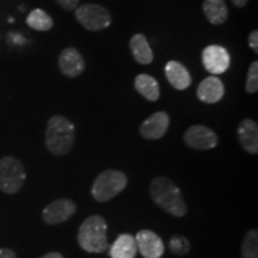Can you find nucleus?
<instances>
[{"label":"nucleus","mask_w":258,"mask_h":258,"mask_svg":"<svg viewBox=\"0 0 258 258\" xmlns=\"http://www.w3.org/2000/svg\"><path fill=\"white\" fill-rule=\"evenodd\" d=\"M150 195L158 207L173 217L182 218L186 214V203L182 192L172 180L157 177L151 182Z\"/></svg>","instance_id":"nucleus-1"},{"label":"nucleus","mask_w":258,"mask_h":258,"mask_svg":"<svg viewBox=\"0 0 258 258\" xmlns=\"http://www.w3.org/2000/svg\"><path fill=\"white\" fill-rule=\"evenodd\" d=\"M76 140V128L69 118L54 115L48 120L44 141L54 156H66L72 151Z\"/></svg>","instance_id":"nucleus-2"},{"label":"nucleus","mask_w":258,"mask_h":258,"mask_svg":"<svg viewBox=\"0 0 258 258\" xmlns=\"http://www.w3.org/2000/svg\"><path fill=\"white\" fill-rule=\"evenodd\" d=\"M108 225L99 215H91L80 225L78 232V244L86 252L102 253L109 249Z\"/></svg>","instance_id":"nucleus-3"},{"label":"nucleus","mask_w":258,"mask_h":258,"mask_svg":"<svg viewBox=\"0 0 258 258\" xmlns=\"http://www.w3.org/2000/svg\"><path fill=\"white\" fill-rule=\"evenodd\" d=\"M127 185V177L117 170H105L96 177L91 194L98 202L110 201L117 196Z\"/></svg>","instance_id":"nucleus-4"},{"label":"nucleus","mask_w":258,"mask_h":258,"mask_svg":"<svg viewBox=\"0 0 258 258\" xmlns=\"http://www.w3.org/2000/svg\"><path fill=\"white\" fill-rule=\"evenodd\" d=\"M78 23L89 31H102L110 27L112 17L110 11L98 4H83L74 10Z\"/></svg>","instance_id":"nucleus-5"},{"label":"nucleus","mask_w":258,"mask_h":258,"mask_svg":"<svg viewBox=\"0 0 258 258\" xmlns=\"http://www.w3.org/2000/svg\"><path fill=\"white\" fill-rule=\"evenodd\" d=\"M27 172L24 165L15 157L0 159V190L5 194H16L24 185Z\"/></svg>","instance_id":"nucleus-6"},{"label":"nucleus","mask_w":258,"mask_h":258,"mask_svg":"<svg viewBox=\"0 0 258 258\" xmlns=\"http://www.w3.org/2000/svg\"><path fill=\"white\" fill-rule=\"evenodd\" d=\"M183 140L190 148L199 151H207L217 147L219 139L218 135L211 128L203 124H194L185 131Z\"/></svg>","instance_id":"nucleus-7"},{"label":"nucleus","mask_w":258,"mask_h":258,"mask_svg":"<svg viewBox=\"0 0 258 258\" xmlns=\"http://www.w3.org/2000/svg\"><path fill=\"white\" fill-rule=\"evenodd\" d=\"M202 63L206 71L213 76L225 73L231 66V56L225 47L211 44L202 50Z\"/></svg>","instance_id":"nucleus-8"},{"label":"nucleus","mask_w":258,"mask_h":258,"mask_svg":"<svg viewBox=\"0 0 258 258\" xmlns=\"http://www.w3.org/2000/svg\"><path fill=\"white\" fill-rule=\"evenodd\" d=\"M77 211V206L72 200L59 199L50 202L42 211V218L48 225H57L67 221Z\"/></svg>","instance_id":"nucleus-9"},{"label":"nucleus","mask_w":258,"mask_h":258,"mask_svg":"<svg viewBox=\"0 0 258 258\" xmlns=\"http://www.w3.org/2000/svg\"><path fill=\"white\" fill-rule=\"evenodd\" d=\"M85 60L82 53L74 47H67L60 53L59 69L67 78H77L85 71Z\"/></svg>","instance_id":"nucleus-10"},{"label":"nucleus","mask_w":258,"mask_h":258,"mask_svg":"<svg viewBox=\"0 0 258 258\" xmlns=\"http://www.w3.org/2000/svg\"><path fill=\"white\" fill-rule=\"evenodd\" d=\"M135 241L144 258H160L165 251V245L161 238L151 230L139 231Z\"/></svg>","instance_id":"nucleus-11"},{"label":"nucleus","mask_w":258,"mask_h":258,"mask_svg":"<svg viewBox=\"0 0 258 258\" xmlns=\"http://www.w3.org/2000/svg\"><path fill=\"white\" fill-rule=\"evenodd\" d=\"M169 125V114L165 111H157L141 123L140 134L147 140H158L166 134Z\"/></svg>","instance_id":"nucleus-12"},{"label":"nucleus","mask_w":258,"mask_h":258,"mask_svg":"<svg viewBox=\"0 0 258 258\" xmlns=\"http://www.w3.org/2000/svg\"><path fill=\"white\" fill-rule=\"evenodd\" d=\"M225 95V85L217 76H209L200 83L196 96L206 104H215L220 102Z\"/></svg>","instance_id":"nucleus-13"},{"label":"nucleus","mask_w":258,"mask_h":258,"mask_svg":"<svg viewBox=\"0 0 258 258\" xmlns=\"http://www.w3.org/2000/svg\"><path fill=\"white\" fill-rule=\"evenodd\" d=\"M165 76L170 85L179 91H183L191 85V76L184 64L179 61L171 60L165 64Z\"/></svg>","instance_id":"nucleus-14"},{"label":"nucleus","mask_w":258,"mask_h":258,"mask_svg":"<svg viewBox=\"0 0 258 258\" xmlns=\"http://www.w3.org/2000/svg\"><path fill=\"white\" fill-rule=\"evenodd\" d=\"M238 139L241 147L250 154L258 153V125L251 118H245L238 125Z\"/></svg>","instance_id":"nucleus-15"},{"label":"nucleus","mask_w":258,"mask_h":258,"mask_svg":"<svg viewBox=\"0 0 258 258\" xmlns=\"http://www.w3.org/2000/svg\"><path fill=\"white\" fill-rule=\"evenodd\" d=\"M129 49L138 63L150 64L153 62V50L144 34H135L132 36L129 40Z\"/></svg>","instance_id":"nucleus-16"},{"label":"nucleus","mask_w":258,"mask_h":258,"mask_svg":"<svg viewBox=\"0 0 258 258\" xmlns=\"http://www.w3.org/2000/svg\"><path fill=\"white\" fill-rule=\"evenodd\" d=\"M202 10L206 19L213 25H221L228 19L225 0H203Z\"/></svg>","instance_id":"nucleus-17"},{"label":"nucleus","mask_w":258,"mask_h":258,"mask_svg":"<svg viewBox=\"0 0 258 258\" xmlns=\"http://www.w3.org/2000/svg\"><path fill=\"white\" fill-rule=\"evenodd\" d=\"M134 88L147 101L157 102L160 97L159 84L152 76L141 73L134 79Z\"/></svg>","instance_id":"nucleus-18"},{"label":"nucleus","mask_w":258,"mask_h":258,"mask_svg":"<svg viewBox=\"0 0 258 258\" xmlns=\"http://www.w3.org/2000/svg\"><path fill=\"white\" fill-rule=\"evenodd\" d=\"M138 252L135 237L132 234H121L110 247V258H135Z\"/></svg>","instance_id":"nucleus-19"},{"label":"nucleus","mask_w":258,"mask_h":258,"mask_svg":"<svg viewBox=\"0 0 258 258\" xmlns=\"http://www.w3.org/2000/svg\"><path fill=\"white\" fill-rule=\"evenodd\" d=\"M27 24L29 25V28L34 29V30L49 31L53 28L54 21L44 10L35 9L29 14Z\"/></svg>","instance_id":"nucleus-20"},{"label":"nucleus","mask_w":258,"mask_h":258,"mask_svg":"<svg viewBox=\"0 0 258 258\" xmlns=\"http://www.w3.org/2000/svg\"><path fill=\"white\" fill-rule=\"evenodd\" d=\"M241 258H258V232L249 230L241 244Z\"/></svg>","instance_id":"nucleus-21"},{"label":"nucleus","mask_w":258,"mask_h":258,"mask_svg":"<svg viewBox=\"0 0 258 258\" xmlns=\"http://www.w3.org/2000/svg\"><path fill=\"white\" fill-rule=\"evenodd\" d=\"M170 251L176 256H184L189 252L190 250V243L183 235H173L170 239Z\"/></svg>","instance_id":"nucleus-22"},{"label":"nucleus","mask_w":258,"mask_h":258,"mask_svg":"<svg viewBox=\"0 0 258 258\" xmlns=\"http://www.w3.org/2000/svg\"><path fill=\"white\" fill-rule=\"evenodd\" d=\"M245 91L247 93H256L258 91V61L251 62L247 70L246 82H245Z\"/></svg>","instance_id":"nucleus-23"},{"label":"nucleus","mask_w":258,"mask_h":258,"mask_svg":"<svg viewBox=\"0 0 258 258\" xmlns=\"http://www.w3.org/2000/svg\"><path fill=\"white\" fill-rule=\"evenodd\" d=\"M80 0H55V3L61 9L66 11H73L79 6Z\"/></svg>","instance_id":"nucleus-24"},{"label":"nucleus","mask_w":258,"mask_h":258,"mask_svg":"<svg viewBox=\"0 0 258 258\" xmlns=\"http://www.w3.org/2000/svg\"><path fill=\"white\" fill-rule=\"evenodd\" d=\"M247 41H249V46L254 51V54H258V31H251L249 34V37H247Z\"/></svg>","instance_id":"nucleus-25"},{"label":"nucleus","mask_w":258,"mask_h":258,"mask_svg":"<svg viewBox=\"0 0 258 258\" xmlns=\"http://www.w3.org/2000/svg\"><path fill=\"white\" fill-rule=\"evenodd\" d=\"M0 258H16V253L9 247H2L0 249Z\"/></svg>","instance_id":"nucleus-26"},{"label":"nucleus","mask_w":258,"mask_h":258,"mask_svg":"<svg viewBox=\"0 0 258 258\" xmlns=\"http://www.w3.org/2000/svg\"><path fill=\"white\" fill-rule=\"evenodd\" d=\"M231 2L237 9H243L247 4V0H231Z\"/></svg>","instance_id":"nucleus-27"},{"label":"nucleus","mask_w":258,"mask_h":258,"mask_svg":"<svg viewBox=\"0 0 258 258\" xmlns=\"http://www.w3.org/2000/svg\"><path fill=\"white\" fill-rule=\"evenodd\" d=\"M40 258H63V256L59 252H49V253H46L44 256H42Z\"/></svg>","instance_id":"nucleus-28"}]
</instances>
